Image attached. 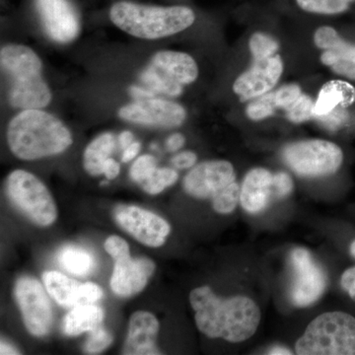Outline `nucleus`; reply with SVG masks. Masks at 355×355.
I'll return each instance as SVG.
<instances>
[{"mask_svg": "<svg viewBox=\"0 0 355 355\" xmlns=\"http://www.w3.org/2000/svg\"><path fill=\"white\" fill-rule=\"evenodd\" d=\"M190 302L198 330L209 338L244 342L260 324V308L246 296L222 299L210 287L202 286L191 292Z\"/></svg>", "mask_w": 355, "mask_h": 355, "instance_id": "f257e3e1", "label": "nucleus"}, {"mask_svg": "<svg viewBox=\"0 0 355 355\" xmlns=\"http://www.w3.org/2000/svg\"><path fill=\"white\" fill-rule=\"evenodd\" d=\"M72 135L62 121L40 109L23 110L9 123L7 142L22 160H37L64 153Z\"/></svg>", "mask_w": 355, "mask_h": 355, "instance_id": "f03ea898", "label": "nucleus"}, {"mask_svg": "<svg viewBox=\"0 0 355 355\" xmlns=\"http://www.w3.org/2000/svg\"><path fill=\"white\" fill-rule=\"evenodd\" d=\"M112 22L139 39L156 40L172 36L195 23L196 13L187 6H150L120 1L110 10Z\"/></svg>", "mask_w": 355, "mask_h": 355, "instance_id": "7ed1b4c3", "label": "nucleus"}, {"mask_svg": "<svg viewBox=\"0 0 355 355\" xmlns=\"http://www.w3.org/2000/svg\"><path fill=\"white\" fill-rule=\"evenodd\" d=\"M0 64L10 80L11 106L30 110L50 104L51 90L42 76L43 64L32 49L23 44H7L0 51Z\"/></svg>", "mask_w": 355, "mask_h": 355, "instance_id": "20e7f679", "label": "nucleus"}, {"mask_svg": "<svg viewBox=\"0 0 355 355\" xmlns=\"http://www.w3.org/2000/svg\"><path fill=\"white\" fill-rule=\"evenodd\" d=\"M299 355H355V318L328 312L313 320L295 345Z\"/></svg>", "mask_w": 355, "mask_h": 355, "instance_id": "39448f33", "label": "nucleus"}, {"mask_svg": "<svg viewBox=\"0 0 355 355\" xmlns=\"http://www.w3.org/2000/svg\"><path fill=\"white\" fill-rule=\"evenodd\" d=\"M184 189L191 197L211 198L214 210L221 214L234 211L240 202L241 188L228 161H207L196 166L184 178Z\"/></svg>", "mask_w": 355, "mask_h": 355, "instance_id": "423d86ee", "label": "nucleus"}, {"mask_svg": "<svg viewBox=\"0 0 355 355\" xmlns=\"http://www.w3.org/2000/svg\"><path fill=\"white\" fill-rule=\"evenodd\" d=\"M7 198L32 223L46 227L58 218V207L50 191L31 173L15 170L7 177Z\"/></svg>", "mask_w": 355, "mask_h": 355, "instance_id": "0eeeda50", "label": "nucleus"}, {"mask_svg": "<svg viewBox=\"0 0 355 355\" xmlns=\"http://www.w3.org/2000/svg\"><path fill=\"white\" fill-rule=\"evenodd\" d=\"M284 158L300 176L321 177L338 171L343 163V153L333 142L314 139L287 146Z\"/></svg>", "mask_w": 355, "mask_h": 355, "instance_id": "6e6552de", "label": "nucleus"}, {"mask_svg": "<svg viewBox=\"0 0 355 355\" xmlns=\"http://www.w3.org/2000/svg\"><path fill=\"white\" fill-rule=\"evenodd\" d=\"M46 291L38 279L31 277H20L14 287L26 329L35 336L48 335L53 324V306Z\"/></svg>", "mask_w": 355, "mask_h": 355, "instance_id": "1a4fd4ad", "label": "nucleus"}, {"mask_svg": "<svg viewBox=\"0 0 355 355\" xmlns=\"http://www.w3.org/2000/svg\"><path fill=\"white\" fill-rule=\"evenodd\" d=\"M291 261L293 270L292 303L298 307L312 305L323 295L327 287L326 275L309 252L303 248L291 252Z\"/></svg>", "mask_w": 355, "mask_h": 355, "instance_id": "9d476101", "label": "nucleus"}, {"mask_svg": "<svg viewBox=\"0 0 355 355\" xmlns=\"http://www.w3.org/2000/svg\"><path fill=\"white\" fill-rule=\"evenodd\" d=\"M114 217L123 230L146 246H163L171 233V226L164 218L135 205H119Z\"/></svg>", "mask_w": 355, "mask_h": 355, "instance_id": "9b49d317", "label": "nucleus"}, {"mask_svg": "<svg viewBox=\"0 0 355 355\" xmlns=\"http://www.w3.org/2000/svg\"><path fill=\"white\" fill-rule=\"evenodd\" d=\"M119 114L130 123L160 128L179 127L187 116L181 105L154 97L130 103L121 108Z\"/></svg>", "mask_w": 355, "mask_h": 355, "instance_id": "f8f14e48", "label": "nucleus"}, {"mask_svg": "<svg viewBox=\"0 0 355 355\" xmlns=\"http://www.w3.org/2000/svg\"><path fill=\"white\" fill-rule=\"evenodd\" d=\"M37 11L46 34L53 41L67 44L80 31V21L70 0H36Z\"/></svg>", "mask_w": 355, "mask_h": 355, "instance_id": "ddd939ff", "label": "nucleus"}, {"mask_svg": "<svg viewBox=\"0 0 355 355\" xmlns=\"http://www.w3.org/2000/svg\"><path fill=\"white\" fill-rule=\"evenodd\" d=\"M284 71V64L279 55L254 58L251 69L238 77L233 85L236 94L243 101L260 97L273 88Z\"/></svg>", "mask_w": 355, "mask_h": 355, "instance_id": "4468645a", "label": "nucleus"}, {"mask_svg": "<svg viewBox=\"0 0 355 355\" xmlns=\"http://www.w3.org/2000/svg\"><path fill=\"white\" fill-rule=\"evenodd\" d=\"M43 282L51 297L64 308L93 304L103 296L102 288L97 284L93 282L81 284L55 270L44 272Z\"/></svg>", "mask_w": 355, "mask_h": 355, "instance_id": "2eb2a0df", "label": "nucleus"}, {"mask_svg": "<svg viewBox=\"0 0 355 355\" xmlns=\"http://www.w3.org/2000/svg\"><path fill=\"white\" fill-rule=\"evenodd\" d=\"M114 261L110 286L121 297H130L144 291L155 272V263L150 259H132L128 254Z\"/></svg>", "mask_w": 355, "mask_h": 355, "instance_id": "dca6fc26", "label": "nucleus"}, {"mask_svg": "<svg viewBox=\"0 0 355 355\" xmlns=\"http://www.w3.org/2000/svg\"><path fill=\"white\" fill-rule=\"evenodd\" d=\"M318 48L324 50L322 62L336 73L355 79V44L343 41L338 33L330 26H323L314 35Z\"/></svg>", "mask_w": 355, "mask_h": 355, "instance_id": "f3484780", "label": "nucleus"}, {"mask_svg": "<svg viewBox=\"0 0 355 355\" xmlns=\"http://www.w3.org/2000/svg\"><path fill=\"white\" fill-rule=\"evenodd\" d=\"M159 322L147 311L133 313L128 323V335L123 354L127 355L161 354L156 345Z\"/></svg>", "mask_w": 355, "mask_h": 355, "instance_id": "a211bd4d", "label": "nucleus"}, {"mask_svg": "<svg viewBox=\"0 0 355 355\" xmlns=\"http://www.w3.org/2000/svg\"><path fill=\"white\" fill-rule=\"evenodd\" d=\"M275 200L277 198L273 174L263 168H256L248 173L240 191V203L243 209L249 214H260Z\"/></svg>", "mask_w": 355, "mask_h": 355, "instance_id": "6ab92c4d", "label": "nucleus"}, {"mask_svg": "<svg viewBox=\"0 0 355 355\" xmlns=\"http://www.w3.org/2000/svg\"><path fill=\"white\" fill-rule=\"evenodd\" d=\"M151 64L181 85L195 83L198 76L196 60L188 53L181 51H159L154 55Z\"/></svg>", "mask_w": 355, "mask_h": 355, "instance_id": "aec40b11", "label": "nucleus"}, {"mask_svg": "<svg viewBox=\"0 0 355 355\" xmlns=\"http://www.w3.org/2000/svg\"><path fill=\"white\" fill-rule=\"evenodd\" d=\"M355 102V88L343 80H331L324 84L314 104V116H324L338 107H347Z\"/></svg>", "mask_w": 355, "mask_h": 355, "instance_id": "412c9836", "label": "nucleus"}, {"mask_svg": "<svg viewBox=\"0 0 355 355\" xmlns=\"http://www.w3.org/2000/svg\"><path fill=\"white\" fill-rule=\"evenodd\" d=\"M104 319V311L94 304L78 305L72 308L62 322V330L67 336H76L98 328Z\"/></svg>", "mask_w": 355, "mask_h": 355, "instance_id": "4be33fe9", "label": "nucleus"}, {"mask_svg": "<svg viewBox=\"0 0 355 355\" xmlns=\"http://www.w3.org/2000/svg\"><path fill=\"white\" fill-rule=\"evenodd\" d=\"M114 135L106 132L88 144L83 154L84 169L91 176L104 174V165L113 153Z\"/></svg>", "mask_w": 355, "mask_h": 355, "instance_id": "5701e85b", "label": "nucleus"}, {"mask_svg": "<svg viewBox=\"0 0 355 355\" xmlns=\"http://www.w3.org/2000/svg\"><path fill=\"white\" fill-rule=\"evenodd\" d=\"M58 260L65 270L77 277H86L92 272L95 261L87 250L77 246H65L58 252Z\"/></svg>", "mask_w": 355, "mask_h": 355, "instance_id": "b1692460", "label": "nucleus"}, {"mask_svg": "<svg viewBox=\"0 0 355 355\" xmlns=\"http://www.w3.org/2000/svg\"><path fill=\"white\" fill-rule=\"evenodd\" d=\"M299 10L315 15H340L355 6V0H292Z\"/></svg>", "mask_w": 355, "mask_h": 355, "instance_id": "393cba45", "label": "nucleus"}, {"mask_svg": "<svg viewBox=\"0 0 355 355\" xmlns=\"http://www.w3.org/2000/svg\"><path fill=\"white\" fill-rule=\"evenodd\" d=\"M140 79L146 84L147 88L151 89L156 94L175 97V96L181 95L183 92V85L166 76L164 72L161 71L153 64L142 71Z\"/></svg>", "mask_w": 355, "mask_h": 355, "instance_id": "a878e982", "label": "nucleus"}, {"mask_svg": "<svg viewBox=\"0 0 355 355\" xmlns=\"http://www.w3.org/2000/svg\"><path fill=\"white\" fill-rule=\"evenodd\" d=\"M178 173L170 168H156L153 174L144 180L140 186L149 195H158L166 188L176 183Z\"/></svg>", "mask_w": 355, "mask_h": 355, "instance_id": "bb28decb", "label": "nucleus"}, {"mask_svg": "<svg viewBox=\"0 0 355 355\" xmlns=\"http://www.w3.org/2000/svg\"><path fill=\"white\" fill-rule=\"evenodd\" d=\"M250 50L254 58L268 57L277 53L279 44L272 37L261 33H256L250 40Z\"/></svg>", "mask_w": 355, "mask_h": 355, "instance_id": "cd10ccee", "label": "nucleus"}, {"mask_svg": "<svg viewBox=\"0 0 355 355\" xmlns=\"http://www.w3.org/2000/svg\"><path fill=\"white\" fill-rule=\"evenodd\" d=\"M112 342H113V336L106 329L99 326L91 331L84 345V350L89 354H100L109 347Z\"/></svg>", "mask_w": 355, "mask_h": 355, "instance_id": "c85d7f7f", "label": "nucleus"}, {"mask_svg": "<svg viewBox=\"0 0 355 355\" xmlns=\"http://www.w3.org/2000/svg\"><path fill=\"white\" fill-rule=\"evenodd\" d=\"M156 168H157V163L153 156L142 155L133 163L130 168V176L132 181L141 184L144 180L153 174Z\"/></svg>", "mask_w": 355, "mask_h": 355, "instance_id": "c756f323", "label": "nucleus"}, {"mask_svg": "<svg viewBox=\"0 0 355 355\" xmlns=\"http://www.w3.org/2000/svg\"><path fill=\"white\" fill-rule=\"evenodd\" d=\"M343 109H345L343 107H338L331 113L324 114V116H314V119L324 127L328 128L329 130H336L347 121V114Z\"/></svg>", "mask_w": 355, "mask_h": 355, "instance_id": "7c9ffc66", "label": "nucleus"}, {"mask_svg": "<svg viewBox=\"0 0 355 355\" xmlns=\"http://www.w3.org/2000/svg\"><path fill=\"white\" fill-rule=\"evenodd\" d=\"M105 250L114 260L130 254V246L127 241L119 236L109 237L105 242Z\"/></svg>", "mask_w": 355, "mask_h": 355, "instance_id": "2f4dec72", "label": "nucleus"}, {"mask_svg": "<svg viewBox=\"0 0 355 355\" xmlns=\"http://www.w3.org/2000/svg\"><path fill=\"white\" fill-rule=\"evenodd\" d=\"M273 184H275L277 200L291 195L292 190H293V182H292L291 176L286 173L280 172L273 174Z\"/></svg>", "mask_w": 355, "mask_h": 355, "instance_id": "473e14b6", "label": "nucleus"}, {"mask_svg": "<svg viewBox=\"0 0 355 355\" xmlns=\"http://www.w3.org/2000/svg\"><path fill=\"white\" fill-rule=\"evenodd\" d=\"M171 162L178 169H189L197 162V155L191 151H184L175 155Z\"/></svg>", "mask_w": 355, "mask_h": 355, "instance_id": "72a5a7b5", "label": "nucleus"}, {"mask_svg": "<svg viewBox=\"0 0 355 355\" xmlns=\"http://www.w3.org/2000/svg\"><path fill=\"white\" fill-rule=\"evenodd\" d=\"M340 284L350 297L355 301V266L350 268L343 273Z\"/></svg>", "mask_w": 355, "mask_h": 355, "instance_id": "f704fd0d", "label": "nucleus"}, {"mask_svg": "<svg viewBox=\"0 0 355 355\" xmlns=\"http://www.w3.org/2000/svg\"><path fill=\"white\" fill-rule=\"evenodd\" d=\"M130 93L137 101L155 97L156 94L151 89L139 87V86H132V87L130 88Z\"/></svg>", "mask_w": 355, "mask_h": 355, "instance_id": "c9c22d12", "label": "nucleus"}, {"mask_svg": "<svg viewBox=\"0 0 355 355\" xmlns=\"http://www.w3.org/2000/svg\"><path fill=\"white\" fill-rule=\"evenodd\" d=\"M120 164L114 159L109 158L107 162L105 163L104 174L109 180L116 179L120 174Z\"/></svg>", "mask_w": 355, "mask_h": 355, "instance_id": "e433bc0d", "label": "nucleus"}, {"mask_svg": "<svg viewBox=\"0 0 355 355\" xmlns=\"http://www.w3.org/2000/svg\"><path fill=\"white\" fill-rule=\"evenodd\" d=\"M184 144V137L181 133H174L172 135L169 139H167V142H166V146H167V149L171 153H175V151L179 150L180 148H182Z\"/></svg>", "mask_w": 355, "mask_h": 355, "instance_id": "4c0bfd02", "label": "nucleus"}, {"mask_svg": "<svg viewBox=\"0 0 355 355\" xmlns=\"http://www.w3.org/2000/svg\"><path fill=\"white\" fill-rule=\"evenodd\" d=\"M140 147L141 146H140L139 142H132L130 146H128L123 151V156H121L123 162L128 163L132 161L139 153Z\"/></svg>", "mask_w": 355, "mask_h": 355, "instance_id": "58836bf2", "label": "nucleus"}, {"mask_svg": "<svg viewBox=\"0 0 355 355\" xmlns=\"http://www.w3.org/2000/svg\"><path fill=\"white\" fill-rule=\"evenodd\" d=\"M119 140H120L121 148L125 149L132 144L133 135L132 132H128V130L127 132H121Z\"/></svg>", "mask_w": 355, "mask_h": 355, "instance_id": "ea45409f", "label": "nucleus"}, {"mask_svg": "<svg viewBox=\"0 0 355 355\" xmlns=\"http://www.w3.org/2000/svg\"><path fill=\"white\" fill-rule=\"evenodd\" d=\"M0 354H19V352L12 345H9V343L1 342V345H0Z\"/></svg>", "mask_w": 355, "mask_h": 355, "instance_id": "a19ab883", "label": "nucleus"}, {"mask_svg": "<svg viewBox=\"0 0 355 355\" xmlns=\"http://www.w3.org/2000/svg\"><path fill=\"white\" fill-rule=\"evenodd\" d=\"M268 354L273 355H284L292 354V352L291 350L286 349V347H279V345H277V347H272V349H270Z\"/></svg>", "mask_w": 355, "mask_h": 355, "instance_id": "79ce46f5", "label": "nucleus"}, {"mask_svg": "<svg viewBox=\"0 0 355 355\" xmlns=\"http://www.w3.org/2000/svg\"><path fill=\"white\" fill-rule=\"evenodd\" d=\"M349 251L352 256L355 259V240L352 243V245H350Z\"/></svg>", "mask_w": 355, "mask_h": 355, "instance_id": "37998d69", "label": "nucleus"}]
</instances>
